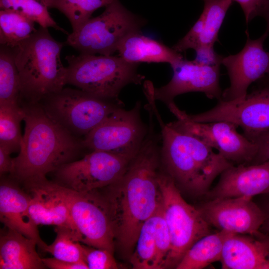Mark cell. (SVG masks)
<instances>
[{
	"mask_svg": "<svg viewBox=\"0 0 269 269\" xmlns=\"http://www.w3.org/2000/svg\"><path fill=\"white\" fill-rule=\"evenodd\" d=\"M42 260L46 267L51 269H89L85 263H72L54 258Z\"/></svg>",
	"mask_w": 269,
	"mask_h": 269,
	"instance_id": "8d00e7d4",
	"label": "cell"
},
{
	"mask_svg": "<svg viewBox=\"0 0 269 269\" xmlns=\"http://www.w3.org/2000/svg\"><path fill=\"white\" fill-rule=\"evenodd\" d=\"M54 231L56 234L54 241L51 245H47L44 251L58 260L72 263H85L82 244L73 232L68 228L59 226L55 227Z\"/></svg>",
	"mask_w": 269,
	"mask_h": 269,
	"instance_id": "f546056e",
	"label": "cell"
},
{
	"mask_svg": "<svg viewBox=\"0 0 269 269\" xmlns=\"http://www.w3.org/2000/svg\"><path fill=\"white\" fill-rule=\"evenodd\" d=\"M12 152L8 149L0 146V174L12 173L13 168V158L10 156Z\"/></svg>",
	"mask_w": 269,
	"mask_h": 269,
	"instance_id": "74e56055",
	"label": "cell"
},
{
	"mask_svg": "<svg viewBox=\"0 0 269 269\" xmlns=\"http://www.w3.org/2000/svg\"><path fill=\"white\" fill-rule=\"evenodd\" d=\"M36 241L7 228L0 236V269L46 268L36 250Z\"/></svg>",
	"mask_w": 269,
	"mask_h": 269,
	"instance_id": "7402d4cb",
	"label": "cell"
},
{
	"mask_svg": "<svg viewBox=\"0 0 269 269\" xmlns=\"http://www.w3.org/2000/svg\"><path fill=\"white\" fill-rule=\"evenodd\" d=\"M0 8L18 11L38 23L40 26L52 27L68 34L52 18L42 0H0Z\"/></svg>",
	"mask_w": 269,
	"mask_h": 269,
	"instance_id": "4dcf8cb0",
	"label": "cell"
},
{
	"mask_svg": "<svg viewBox=\"0 0 269 269\" xmlns=\"http://www.w3.org/2000/svg\"><path fill=\"white\" fill-rule=\"evenodd\" d=\"M62 186L80 242L114 254L116 232L105 196L98 190L81 193Z\"/></svg>",
	"mask_w": 269,
	"mask_h": 269,
	"instance_id": "8fae6325",
	"label": "cell"
},
{
	"mask_svg": "<svg viewBox=\"0 0 269 269\" xmlns=\"http://www.w3.org/2000/svg\"><path fill=\"white\" fill-rule=\"evenodd\" d=\"M155 236L156 249V269L169 268L171 249V239L162 215L161 202L155 213Z\"/></svg>",
	"mask_w": 269,
	"mask_h": 269,
	"instance_id": "1f68e13d",
	"label": "cell"
},
{
	"mask_svg": "<svg viewBox=\"0 0 269 269\" xmlns=\"http://www.w3.org/2000/svg\"><path fill=\"white\" fill-rule=\"evenodd\" d=\"M48 8H54L64 14L69 20L72 31H75L92 17L98 8L105 6L114 0H42Z\"/></svg>",
	"mask_w": 269,
	"mask_h": 269,
	"instance_id": "484cf974",
	"label": "cell"
},
{
	"mask_svg": "<svg viewBox=\"0 0 269 269\" xmlns=\"http://www.w3.org/2000/svg\"><path fill=\"white\" fill-rule=\"evenodd\" d=\"M65 83L96 97L116 102L121 90L130 84H141L144 76L138 64L120 56L81 54L67 55Z\"/></svg>",
	"mask_w": 269,
	"mask_h": 269,
	"instance_id": "5b68a950",
	"label": "cell"
},
{
	"mask_svg": "<svg viewBox=\"0 0 269 269\" xmlns=\"http://www.w3.org/2000/svg\"><path fill=\"white\" fill-rule=\"evenodd\" d=\"M30 196L14 182L3 179L0 185V220L6 228L34 239L44 251L47 245L41 239L32 219L29 206Z\"/></svg>",
	"mask_w": 269,
	"mask_h": 269,
	"instance_id": "d6986e66",
	"label": "cell"
},
{
	"mask_svg": "<svg viewBox=\"0 0 269 269\" xmlns=\"http://www.w3.org/2000/svg\"><path fill=\"white\" fill-rule=\"evenodd\" d=\"M65 42L55 40L48 28L39 26L12 48L18 71L20 98L26 103L41 102L66 85V67L60 59Z\"/></svg>",
	"mask_w": 269,
	"mask_h": 269,
	"instance_id": "277c9868",
	"label": "cell"
},
{
	"mask_svg": "<svg viewBox=\"0 0 269 269\" xmlns=\"http://www.w3.org/2000/svg\"><path fill=\"white\" fill-rule=\"evenodd\" d=\"M48 114L72 134L83 137L123 102L104 100L80 89L63 88L39 102Z\"/></svg>",
	"mask_w": 269,
	"mask_h": 269,
	"instance_id": "ba28073f",
	"label": "cell"
},
{
	"mask_svg": "<svg viewBox=\"0 0 269 269\" xmlns=\"http://www.w3.org/2000/svg\"><path fill=\"white\" fill-rule=\"evenodd\" d=\"M238 3L248 23L257 16H264L269 11V0H232Z\"/></svg>",
	"mask_w": 269,
	"mask_h": 269,
	"instance_id": "836d02e7",
	"label": "cell"
},
{
	"mask_svg": "<svg viewBox=\"0 0 269 269\" xmlns=\"http://www.w3.org/2000/svg\"><path fill=\"white\" fill-rule=\"evenodd\" d=\"M260 195L262 196L260 201L261 203L257 204L263 213L264 220L259 231L269 235V192Z\"/></svg>",
	"mask_w": 269,
	"mask_h": 269,
	"instance_id": "f35d334b",
	"label": "cell"
},
{
	"mask_svg": "<svg viewBox=\"0 0 269 269\" xmlns=\"http://www.w3.org/2000/svg\"><path fill=\"white\" fill-rule=\"evenodd\" d=\"M24 117L20 105L0 104V146L12 153L20 151L23 136L20 124Z\"/></svg>",
	"mask_w": 269,
	"mask_h": 269,
	"instance_id": "4316f807",
	"label": "cell"
},
{
	"mask_svg": "<svg viewBox=\"0 0 269 269\" xmlns=\"http://www.w3.org/2000/svg\"><path fill=\"white\" fill-rule=\"evenodd\" d=\"M268 35L266 31L253 40L247 32V40L242 50L224 57L222 64L227 69L230 86L223 91L221 100L231 101L244 97L252 83L269 73V52L264 48Z\"/></svg>",
	"mask_w": 269,
	"mask_h": 269,
	"instance_id": "2e32d148",
	"label": "cell"
},
{
	"mask_svg": "<svg viewBox=\"0 0 269 269\" xmlns=\"http://www.w3.org/2000/svg\"><path fill=\"white\" fill-rule=\"evenodd\" d=\"M35 23L18 11L0 9V45L13 48L36 30Z\"/></svg>",
	"mask_w": 269,
	"mask_h": 269,
	"instance_id": "d4e9b609",
	"label": "cell"
},
{
	"mask_svg": "<svg viewBox=\"0 0 269 269\" xmlns=\"http://www.w3.org/2000/svg\"><path fill=\"white\" fill-rule=\"evenodd\" d=\"M188 116L197 122L225 121L233 123L252 140L269 130V88L254 91L234 100H219L210 110L198 114H188Z\"/></svg>",
	"mask_w": 269,
	"mask_h": 269,
	"instance_id": "4fadbf2b",
	"label": "cell"
},
{
	"mask_svg": "<svg viewBox=\"0 0 269 269\" xmlns=\"http://www.w3.org/2000/svg\"><path fill=\"white\" fill-rule=\"evenodd\" d=\"M161 129L160 159L179 189L205 196L214 179L233 164L195 137L164 124L154 101L148 104Z\"/></svg>",
	"mask_w": 269,
	"mask_h": 269,
	"instance_id": "3957f363",
	"label": "cell"
},
{
	"mask_svg": "<svg viewBox=\"0 0 269 269\" xmlns=\"http://www.w3.org/2000/svg\"><path fill=\"white\" fill-rule=\"evenodd\" d=\"M232 234L219 230L203 237L190 247L175 269H202L220 261L224 243Z\"/></svg>",
	"mask_w": 269,
	"mask_h": 269,
	"instance_id": "603a6c76",
	"label": "cell"
},
{
	"mask_svg": "<svg viewBox=\"0 0 269 269\" xmlns=\"http://www.w3.org/2000/svg\"><path fill=\"white\" fill-rule=\"evenodd\" d=\"M147 136L121 179L108 186L105 196L114 225L116 238L126 253L135 245L144 223L161 205L157 181L160 145L150 121Z\"/></svg>",
	"mask_w": 269,
	"mask_h": 269,
	"instance_id": "6da1fadb",
	"label": "cell"
},
{
	"mask_svg": "<svg viewBox=\"0 0 269 269\" xmlns=\"http://www.w3.org/2000/svg\"><path fill=\"white\" fill-rule=\"evenodd\" d=\"M196 57L193 61L199 64L215 66L222 64L224 57L218 54L213 45H201L195 49Z\"/></svg>",
	"mask_w": 269,
	"mask_h": 269,
	"instance_id": "e575fe53",
	"label": "cell"
},
{
	"mask_svg": "<svg viewBox=\"0 0 269 269\" xmlns=\"http://www.w3.org/2000/svg\"><path fill=\"white\" fill-rule=\"evenodd\" d=\"M177 120L168 123L173 129L197 138L215 149L233 165L251 164L258 151L257 144L237 131L235 124L225 121L197 122L172 103L167 106Z\"/></svg>",
	"mask_w": 269,
	"mask_h": 269,
	"instance_id": "9c48e42d",
	"label": "cell"
},
{
	"mask_svg": "<svg viewBox=\"0 0 269 269\" xmlns=\"http://www.w3.org/2000/svg\"><path fill=\"white\" fill-rule=\"evenodd\" d=\"M252 197L241 196L206 201L196 207L211 227L234 234L255 236L264 216Z\"/></svg>",
	"mask_w": 269,
	"mask_h": 269,
	"instance_id": "5bb4252c",
	"label": "cell"
},
{
	"mask_svg": "<svg viewBox=\"0 0 269 269\" xmlns=\"http://www.w3.org/2000/svg\"><path fill=\"white\" fill-rule=\"evenodd\" d=\"M19 77L13 55L9 47H0V104L20 105Z\"/></svg>",
	"mask_w": 269,
	"mask_h": 269,
	"instance_id": "cb8c5ba5",
	"label": "cell"
},
{
	"mask_svg": "<svg viewBox=\"0 0 269 269\" xmlns=\"http://www.w3.org/2000/svg\"><path fill=\"white\" fill-rule=\"evenodd\" d=\"M117 51L123 59L135 64L164 62L171 66L184 58L172 48L142 35L140 31L130 33L124 38Z\"/></svg>",
	"mask_w": 269,
	"mask_h": 269,
	"instance_id": "44dd1931",
	"label": "cell"
},
{
	"mask_svg": "<svg viewBox=\"0 0 269 269\" xmlns=\"http://www.w3.org/2000/svg\"><path fill=\"white\" fill-rule=\"evenodd\" d=\"M24 184L30 196L29 211L35 224L68 228L80 241L62 185L49 181L46 177L28 181Z\"/></svg>",
	"mask_w": 269,
	"mask_h": 269,
	"instance_id": "e0dca14e",
	"label": "cell"
},
{
	"mask_svg": "<svg viewBox=\"0 0 269 269\" xmlns=\"http://www.w3.org/2000/svg\"><path fill=\"white\" fill-rule=\"evenodd\" d=\"M134 157L91 151L81 159L66 163L56 170V182L81 193L105 188L121 179Z\"/></svg>",
	"mask_w": 269,
	"mask_h": 269,
	"instance_id": "7c38bea8",
	"label": "cell"
},
{
	"mask_svg": "<svg viewBox=\"0 0 269 269\" xmlns=\"http://www.w3.org/2000/svg\"><path fill=\"white\" fill-rule=\"evenodd\" d=\"M252 141L257 144L258 151L251 164L269 161V130L260 134Z\"/></svg>",
	"mask_w": 269,
	"mask_h": 269,
	"instance_id": "d590c367",
	"label": "cell"
},
{
	"mask_svg": "<svg viewBox=\"0 0 269 269\" xmlns=\"http://www.w3.org/2000/svg\"><path fill=\"white\" fill-rule=\"evenodd\" d=\"M204 8L200 15L203 21V30L200 45H213L218 41L220 29L232 0H203Z\"/></svg>",
	"mask_w": 269,
	"mask_h": 269,
	"instance_id": "f1b7e54d",
	"label": "cell"
},
{
	"mask_svg": "<svg viewBox=\"0 0 269 269\" xmlns=\"http://www.w3.org/2000/svg\"><path fill=\"white\" fill-rule=\"evenodd\" d=\"M157 181L162 215L171 239L169 268H176L194 243L211 233V226L197 208L184 199L174 181L166 172H158Z\"/></svg>",
	"mask_w": 269,
	"mask_h": 269,
	"instance_id": "52a82bcc",
	"label": "cell"
},
{
	"mask_svg": "<svg viewBox=\"0 0 269 269\" xmlns=\"http://www.w3.org/2000/svg\"><path fill=\"white\" fill-rule=\"evenodd\" d=\"M145 22L114 0L100 15L68 34L65 43L81 54L112 55L124 38L140 31Z\"/></svg>",
	"mask_w": 269,
	"mask_h": 269,
	"instance_id": "8992f818",
	"label": "cell"
},
{
	"mask_svg": "<svg viewBox=\"0 0 269 269\" xmlns=\"http://www.w3.org/2000/svg\"><path fill=\"white\" fill-rule=\"evenodd\" d=\"M254 236L261 241L269 250V235L263 234L259 231Z\"/></svg>",
	"mask_w": 269,
	"mask_h": 269,
	"instance_id": "ab89813d",
	"label": "cell"
},
{
	"mask_svg": "<svg viewBox=\"0 0 269 269\" xmlns=\"http://www.w3.org/2000/svg\"><path fill=\"white\" fill-rule=\"evenodd\" d=\"M171 67L173 76L166 85L157 88L150 83L155 100L161 101L167 106L174 102L176 96L191 92L203 93L210 99H221L220 66L202 65L183 58Z\"/></svg>",
	"mask_w": 269,
	"mask_h": 269,
	"instance_id": "9a60e30c",
	"label": "cell"
},
{
	"mask_svg": "<svg viewBox=\"0 0 269 269\" xmlns=\"http://www.w3.org/2000/svg\"><path fill=\"white\" fill-rule=\"evenodd\" d=\"M140 103L129 110L120 107L83 138L85 148L134 157L148 131L140 116Z\"/></svg>",
	"mask_w": 269,
	"mask_h": 269,
	"instance_id": "30bf717a",
	"label": "cell"
},
{
	"mask_svg": "<svg viewBox=\"0 0 269 269\" xmlns=\"http://www.w3.org/2000/svg\"><path fill=\"white\" fill-rule=\"evenodd\" d=\"M84 260L89 269H116L118 266L109 251L82 244Z\"/></svg>",
	"mask_w": 269,
	"mask_h": 269,
	"instance_id": "d6a6232c",
	"label": "cell"
},
{
	"mask_svg": "<svg viewBox=\"0 0 269 269\" xmlns=\"http://www.w3.org/2000/svg\"><path fill=\"white\" fill-rule=\"evenodd\" d=\"M22 108L24 132L11 175L24 183L46 177L48 173L75 160L85 148L83 139L55 121L40 103H25Z\"/></svg>",
	"mask_w": 269,
	"mask_h": 269,
	"instance_id": "7a4b0ae2",
	"label": "cell"
},
{
	"mask_svg": "<svg viewBox=\"0 0 269 269\" xmlns=\"http://www.w3.org/2000/svg\"><path fill=\"white\" fill-rule=\"evenodd\" d=\"M264 17L266 19L267 23V29L266 31L268 32V34H269V11L267 12Z\"/></svg>",
	"mask_w": 269,
	"mask_h": 269,
	"instance_id": "60d3db41",
	"label": "cell"
},
{
	"mask_svg": "<svg viewBox=\"0 0 269 269\" xmlns=\"http://www.w3.org/2000/svg\"><path fill=\"white\" fill-rule=\"evenodd\" d=\"M220 262L223 269H269V250L254 236L233 233Z\"/></svg>",
	"mask_w": 269,
	"mask_h": 269,
	"instance_id": "ffe728a7",
	"label": "cell"
},
{
	"mask_svg": "<svg viewBox=\"0 0 269 269\" xmlns=\"http://www.w3.org/2000/svg\"><path fill=\"white\" fill-rule=\"evenodd\" d=\"M269 192V161L258 164L233 165L220 175L206 200L248 196Z\"/></svg>",
	"mask_w": 269,
	"mask_h": 269,
	"instance_id": "ac0fdd59",
	"label": "cell"
},
{
	"mask_svg": "<svg viewBox=\"0 0 269 269\" xmlns=\"http://www.w3.org/2000/svg\"><path fill=\"white\" fill-rule=\"evenodd\" d=\"M155 213L142 226L130 257L134 269H156Z\"/></svg>",
	"mask_w": 269,
	"mask_h": 269,
	"instance_id": "83f0119b",
	"label": "cell"
}]
</instances>
